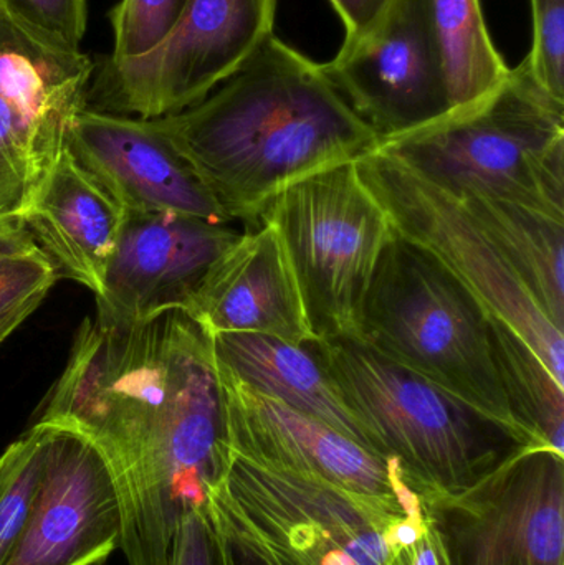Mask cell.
Returning a JSON list of instances; mask_svg holds the SVG:
<instances>
[{
    "label": "cell",
    "mask_w": 564,
    "mask_h": 565,
    "mask_svg": "<svg viewBox=\"0 0 564 565\" xmlns=\"http://www.w3.org/2000/svg\"><path fill=\"white\" fill-rule=\"evenodd\" d=\"M39 420L75 428L105 458L126 563L171 565L182 520L204 508L231 454L212 335L182 311L142 322L96 312Z\"/></svg>",
    "instance_id": "cell-1"
},
{
    "label": "cell",
    "mask_w": 564,
    "mask_h": 565,
    "mask_svg": "<svg viewBox=\"0 0 564 565\" xmlns=\"http://www.w3.org/2000/svg\"><path fill=\"white\" fill-rule=\"evenodd\" d=\"M159 119L222 214L245 228L295 182L380 146L323 65L277 35L201 103Z\"/></svg>",
    "instance_id": "cell-2"
},
{
    "label": "cell",
    "mask_w": 564,
    "mask_h": 565,
    "mask_svg": "<svg viewBox=\"0 0 564 565\" xmlns=\"http://www.w3.org/2000/svg\"><path fill=\"white\" fill-rule=\"evenodd\" d=\"M371 450L426 498L476 487L532 437L377 354L354 338L308 342Z\"/></svg>",
    "instance_id": "cell-3"
},
{
    "label": "cell",
    "mask_w": 564,
    "mask_h": 565,
    "mask_svg": "<svg viewBox=\"0 0 564 565\" xmlns=\"http://www.w3.org/2000/svg\"><path fill=\"white\" fill-rule=\"evenodd\" d=\"M377 149L456 198L489 195L564 221V103L526 60L489 95Z\"/></svg>",
    "instance_id": "cell-4"
},
{
    "label": "cell",
    "mask_w": 564,
    "mask_h": 565,
    "mask_svg": "<svg viewBox=\"0 0 564 565\" xmlns=\"http://www.w3.org/2000/svg\"><path fill=\"white\" fill-rule=\"evenodd\" d=\"M275 565H413L430 524L427 498L368 497L231 451L209 490Z\"/></svg>",
    "instance_id": "cell-5"
},
{
    "label": "cell",
    "mask_w": 564,
    "mask_h": 565,
    "mask_svg": "<svg viewBox=\"0 0 564 565\" xmlns=\"http://www.w3.org/2000/svg\"><path fill=\"white\" fill-rule=\"evenodd\" d=\"M489 316L434 255L394 231L361 302L354 339L523 431L497 374Z\"/></svg>",
    "instance_id": "cell-6"
},
{
    "label": "cell",
    "mask_w": 564,
    "mask_h": 565,
    "mask_svg": "<svg viewBox=\"0 0 564 565\" xmlns=\"http://www.w3.org/2000/svg\"><path fill=\"white\" fill-rule=\"evenodd\" d=\"M260 222L280 235L315 339L354 338L361 302L394 235L357 161L295 182Z\"/></svg>",
    "instance_id": "cell-7"
},
{
    "label": "cell",
    "mask_w": 564,
    "mask_h": 565,
    "mask_svg": "<svg viewBox=\"0 0 564 565\" xmlns=\"http://www.w3.org/2000/svg\"><path fill=\"white\" fill-rule=\"evenodd\" d=\"M277 7L278 0H185L155 50L95 65L86 108L156 119L198 105L275 35Z\"/></svg>",
    "instance_id": "cell-8"
},
{
    "label": "cell",
    "mask_w": 564,
    "mask_h": 565,
    "mask_svg": "<svg viewBox=\"0 0 564 565\" xmlns=\"http://www.w3.org/2000/svg\"><path fill=\"white\" fill-rule=\"evenodd\" d=\"M357 164L394 231L434 255L489 315L529 342L564 384V331L550 321L459 199L380 149Z\"/></svg>",
    "instance_id": "cell-9"
},
{
    "label": "cell",
    "mask_w": 564,
    "mask_h": 565,
    "mask_svg": "<svg viewBox=\"0 0 564 565\" xmlns=\"http://www.w3.org/2000/svg\"><path fill=\"white\" fill-rule=\"evenodd\" d=\"M96 63L43 42L0 9V218L20 217L68 145Z\"/></svg>",
    "instance_id": "cell-10"
},
{
    "label": "cell",
    "mask_w": 564,
    "mask_h": 565,
    "mask_svg": "<svg viewBox=\"0 0 564 565\" xmlns=\"http://www.w3.org/2000/svg\"><path fill=\"white\" fill-rule=\"evenodd\" d=\"M427 503L447 565H564V455L552 448H526Z\"/></svg>",
    "instance_id": "cell-11"
},
{
    "label": "cell",
    "mask_w": 564,
    "mask_h": 565,
    "mask_svg": "<svg viewBox=\"0 0 564 565\" xmlns=\"http://www.w3.org/2000/svg\"><path fill=\"white\" fill-rule=\"evenodd\" d=\"M323 68L380 142L453 111L427 0H391L380 22L343 42Z\"/></svg>",
    "instance_id": "cell-12"
},
{
    "label": "cell",
    "mask_w": 564,
    "mask_h": 565,
    "mask_svg": "<svg viewBox=\"0 0 564 565\" xmlns=\"http://www.w3.org/2000/svg\"><path fill=\"white\" fill-rule=\"evenodd\" d=\"M234 224L175 212H125L96 312L142 322L188 312L219 258L241 238Z\"/></svg>",
    "instance_id": "cell-13"
},
{
    "label": "cell",
    "mask_w": 564,
    "mask_h": 565,
    "mask_svg": "<svg viewBox=\"0 0 564 565\" xmlns=\"http://www.w3.org/2000/svg\"><path fill=\"white\" fill-rule=\"evenodd\" d=\"M45 424L50 427L45 475L7 565L105 564L123 537L111 471L85 435L68 425Z\"/></svg>",
    "instance_id": "cell-14"
},
{
    "label": "cell",
    "mask_w": 564,
    "mask_h": 565,
    "mask_svg": "<svg viewBox=\"0 0 564 565\" xmlns=\"http://www.w3.org/2000/svg\"><path fill=\"white\" fill-rule=\"evenodd\" d=\"M219 374L228 448L234 454L264 467L318 478L351 493L393 498L419 493L396 461L380 457L311 415L245 387L224 372Z\"/></svg>",
    "instance_id": "cell-15"
},
{
    "label": "cell",
    "mask_w": 564,
    "mask_h": 565,
    "mask_svg": "<svg viewBox=\"0 0 564 565\" xmlns=\"http://www.w3.org/2000/svg\"><path fill=\"white\" fill-rule=\"evenodd\" d=\"M66 148L125 212H175L232 224L159 118L85 108L70 126Z\"/></svg>",
    "instance_id": "cell-16"
},
{
    "label": "cell",
    "mask_w": 564,
    "mask_h": 565,
    "mask_svg": "<svg viewBox=\"0 0 564 565\" xmlns=\"http://www.w3.org/2000/svg\"><path fill=\"white\" fill-rule=\"evenodd\" d=\"M185 315L211 335L251 332L294 344L317 341L280 235L260 222L209 271Z\"/></svg>",
    "instance_id": "cell-17"
},
{
    "label": "cell",
    "mask_w": 564,
    "mask_h": 565,
    "mask_svg": "<svg viewBox=\"0 0 564 565\" xmlns=\"http://www.w3.org/2000/svg\"><path fill=\"white\" fill-rule=\"evenodd\" d=\"M22 221L60 277L82 282L95 296L102 292L125 209L75 161L68 148L50 169Z\"/></svg>",
    "instance_id": "cell-18"
},
{
    "label": "cell",
    "mask_w": 564,
    "mask_h": 565,
    "mask_svg": "<svg viewBox=\"0 0 564 565\" xmlns=\"http://www.w3.org/2000/svg\"><path fill=\"white\" fill-rule=\"evenodd\" d=\"M212 348L219 371L228 377L331 425L371 450L366 435L341 401L310 345L294 344L274 335L224 332L212 335Z\"/></svg>",
    "instance_id": "cell-19"
},
{
    "label": "cell",
    "mask_w": 564,
    "mask_h": 565,
    "mask_svg": "<svg viewBox=\"0 0 564 565\" xmlns=\"http://www.w3.org/2000/svg\"><path fill=\"white\" fill-rule=\"evenodd\" d=\"M456 199L550 321L564 331V221L489 195Z\"/></svg>",
    "instance_id": "cell-20"
},
{
    "label": "cell",
    "mask_w": 564,
    "mask_h": 565,
    "mask_svg": "<svg viewBox=\"0 0 564 565\" xmlns=\"http://www.w3.org/2000/svg\"><path fill=\"white\" fill-rule=\"evenodd\" d=\"M490 344L515 424L542 447L564 455V384L509 324L489 316Z\"/></svg>",
    "instance_id": "cell-21"
},
{
    "label": "cell",
    "mask_w": 564,
    "mask_h": 565,
    "mask_svg": "<svg viewBox=\"0 0 564 565\" xmlns=\"http://www.w3.org/2000/svg\"><path fill=\"white\" fill-rule=\"evenodd\" d=\"M453 109L489 95L509 75L480 0H427Z\"/></svg>",
    "instance_id": "cell-22"
},
{
    "label": "cell",
    "mask_w": 564,
    "mask_h": 565,
    "mask_svg": "<svg viewBox=\"0 0 564 565\" xmlns=\"http://www.w3.org/2000/svg\"><path fill=\"white\" fill-rule=\"evenodd\" d=\"M50 427L36 422L0 455V565L22 540L45 475Z\"/></svg>",
    "instance_id": "cell-23"
},
{
    "label": "cell",
    "mask_w": 564,
    "mask_h": 565,
    "mask_svg": "<svg viewBox=\"0 0 564 565\" xmlns=\"http://www.w3.org/2000/svg\"><path fill=\"white\" fill-rule=\"evenodd\" d=\"M42 250L0 258V331H15L58 280Z\"/></svg>",
    "instance_id": "cell-24"
},
{
    "label": "cell",
    "mask_w": 564,
    "mask_h": 565,
    "mask_svg": "<svg viewBox=\"0 0 564 565\" xmlns=\"http://www.w3.org/2000/svg\"><path fill=\"white\" fill-rule=\"evenodd\" d=\"M185 0H119L111 12L113 60L138 58L155 50L174 29Z\"/></svg>",
    "instance_id": "cell-25"
},
{
    "label": "cell",
    "mask_w": 564,
    "mask_h": 565,
    "mask_svg": "<svg viewBox=\"0 0 564 565\" xmlns=\"http://www.w3.org/2000/svg\"><path fill=\"white\" fill-rule=\"evenodd\" d=\"M0 9L43 42L79 52L86 32V0H0Z\"/></svg>",
    "instance_id": "cell-26"
},
{
    "label": "cell",
    "mask_w": 564,
    "mask_h": 565,
    "mask_svg": "<svg viewBox=\"0 0 564 565\" xmlns=\"http://www.w3.org/2000/svg\"><path fill=\"white\" fill-rule=\"evenodd\" d=\"M533 43L525 56L535 82L564 103V0H532Z\"/></svg>",
    "instance_id": "cell-27"
},
{
    "label": "cell",
    "mask_w": 564,
    "mask_h": 565,
    "mask_svg": "<svg viewBox=\"0 0 564 565\" xmlns=\"http://www.w3.org/2000/svg\"><path fill=\"white\" fill-rule=\"evenodd\" d=\"M204 511L211 527L214 565H275L264 547L234 523L217 504L207 500Z\"/></svg>",
    "instance_id": "cell-28"
},
{
    "label": "cell",
    "mask_w": 564,
    "mask_h": 565,
    "mask_svg": "<svg viewBox=\"0 0 564 565\" xmlns=\"http://www.w3.org/2000/svg\"><path fill=\"white\" fill-rule=\"evenodd\" d=\"M171 565H214L211 527L204 508L191 511L182 520Z\"/></svg>",
    "instance_id": "cell-29"
},
{
    "label": "cell",
    "mask_w": 564,
    "mask_h": 565,
    "mask_svg": "<svg viewBox=\"0 0 564 565\" xmlns=\"http://www.w3.org/2000/svg\"><path fill=\"white\" fill-rule=\"evenodd\" d=\"M344 26V43L370 32L390 7L391 0H330Z\"/></svg>",
    "instance_id": "cell-30"
},
{
    "label": "cell",
    "mask_w": 564,
    "mask_h": 565,
    "mask_svg": "<svg viewBox=\"0 0 564 565\" xmlns=\"http://www.w3.org/2000/svg\"><path fill=\"white\" fill-rule=\"evenodd\" d=\"M39 250L32 234L20 217L0 218V258Z\"/></svg>",
    "instance_id": "cell-31"
},
{
    "label": "cell",
    "mask_w": 564,
    "mask_h": 565,
    "mask_svg": "<svg viewBox=\"0 0 564 565\" xmlns=\"http://www.w3.org/2000/svg\"><path fill=\"white\" fill-rule=\"evenodd\" d=\"M12 332L13 331H0V344H2V342L6 341Z\"/></svg>",
    "instance_id": "cell-32"
}]
</instances>
